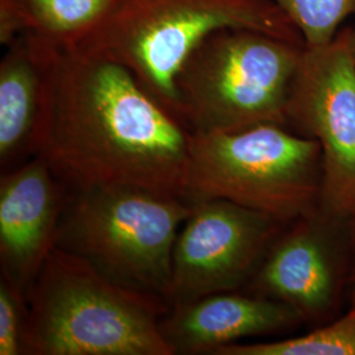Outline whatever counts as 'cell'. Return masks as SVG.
Returning a JSON list of instances; mask_svg holds the SVG:
<instances>
[{"mask_svg": "<svg viewBox=\"0 0 355 355\" xmlns=\"http://www.w3.org/2000/svg\"><path fill=\"white\" fill-rule=\"evenodd\" d=\"M192 132L112 57L86 46L51 64L35 154L73 191L128 186L186 195Z\"/></svg>", "mask_w": 355, "mask_h": 355, "instance_id": "1", "label": "cell"}, {"mask_svg": "<svg viewBox=\"0 0 355 355\" xmlns=\"http://www.w3.org/2000/svg\"><path fill=\"white\" fill-rule=\"evenodd\" d=\"M26 355H174L159 322L171 305L54 248L28 291Z\"/></svg>", "mask_w": 355, "mask_h": 355, "instance_id": "2", "label": "cell"}, {"mask_svg": "<svg viewBox=\"0 0 355 355\" xmlns=\"http://www.w3.org/2000/svg\"><path fill=\"white\" fill-rule=\"evenodd\" d=\"M225 28L255 29L304 44L291 20L270 0H116L79 46L124 64L179 119L177 79L183 64L205 38Z\"/></svg>", "mask_w": 355, "mask_h": 355, "instance_id": "3", "label": "cell"}, {"mask_svg": "<svg viewBox=\"0 0 355 355\" xmlns=\"http://www.w3.org/2000/svg\"><path fill=\"white\" fill-rule=\"evenodd\" d=\"M304 44L246 28L217 31L177 79L178 116L192 133L288 124Z\"/></svg>", "mask_w": 355, "mask_h": 355, "instance_id": "4", "label": "cell"}, {"mask_svg": "<svg viewBox=\"0 0 355 355\" xmlns=\"http://www.w3.org/2000/svg\"><path fill=\"white\" fill-rule=\"evenodd\" d=\"M191 209L183 196L140 187L73 191L64 204L57 248L124 287L167 300L174 246Z\"/></svg>", "mask_w": 355, "mask_h": 355, "instance_id": "5", "label": "cell"}, {"mask_svg": "<svg viewBox=\"0 0 355 355\" xmlns=\"http://www.w3.org/2000/svg\"><path fill=\"white\" fill-rule=\"evenodd\" d=\"M321 177L318 141L284 125L192 133L184 198L224 199L286 223L312 214Z\"/></svg>", "mask_w": 355, "mask_h": 355, "instance_id": "6", "label": "cell"}, {"mask_svg": "<svg viewBox=\"0 0 355 355\" xmlns=\"http://www.w3.org/2000/svg\"><path fill=\"white\" fill-rule=\"evenodd\" d=\"M321 146L320 199L331 215H355V60L346 32L304 48L288 104V123Z\"/></svg>", "mask_w": 355, "mask_h": 355, "instance_id": "7", "label": "cell"}, {"mask_svg": "<svg viewBox=\"0 0 355 355\" xmlns=\"http://www.w3.org/2000/svg\"><path fill=\"white\" fill-rule=\"evenodd\" d=\"M191 203L174 246L170 305L234 291L258 265L280 224L224 199Z\"/></svg>", "mask_w": 355, "mask_h": 355, "instance_id": "8", "label": "cell"}, {"mask_svg": "<svg viewBox=\"0 0 355 355\" xmlns=\"http://www.w3.org/2000/svg\"><path fill=\"white\" fill-rule=\"evenodd\" d=\"M66 189L40 155L0 178L1 274L26 295L57 246Z\"/></svg>", "mask_w": 355, "mask_h": 355, "instance_id": "9", "label": "cell"}, {"mask_svg": "<svg viewBox=\"0 0 355 355\" xmlns=\"http://www.w3.org/2000/svg\"><path fill=\"white\" fill-rule=\"evenodd\" d=\"M291 305L271 297L217 292L170 306L159 329L173 354H214L221 346L297 322Z\"/></svg>", "mask_w": 355, "mask_h": 355, "instance_id": "10", "label": "cell"}, {"mask_svg": "<svg viewBox=\"0 0 355 355\" xmlns=\"http://www.w3.org/2000/svg\"><path fill=\"white\" fill-rule=\"evenodd\" d=\"M60 49L26 32L11 45L0 62V164L12 165L35 154L42 120L48 78Z\"/></svg>", "mask_w": 355, "mask_h": 355, "instance_id": "11", "label": "cell"}, {"mask_svg": "<svg viewBox=\"0 0 355 355\" xmlns=\"http://www.w3.org/2000/svg\"><path fill=\"white\" fill-rule=\"evenodd\" d=\"M257 287L271 299L291 305L302 318L329 308L336 277L329 252L318 230L300 223L267 255Z\"/></svg>", "mask_w": 355, "mask_h": 355, "instance_id": "12", "label": "cell"}, {"mask_svg": "<svg viewBox=\"0 0 355 355\" xmlns=\"http://www.w3.org/2000/svg\"><path fill=\"white\" fill-rule=\"evenodd\" d=\"M26 31L60 51L79 45L102 24L116 0H15Z\"/></svg>", "mask_w": 355, "mask_h": 355, "instance_id": "13", "label": "cell"}, {"mask_svg": "<svg viewBox=\"0 0 355 355\" xmlns=\"http://www.w3.org/2000/svg\"><path fill=\"white\" fill-rule=\"evenodd\" d=\"M215 355H355V309L304 336L272 343H230Z\"/></svg>", "mask_w": 355, "mask_h": 355, "instance_id": "14", "label": "cell"}, {"mask_svg": "<svg viewBox=\"0 0 355 355\" xmlns=\"http://www.w3.org/2000/svg\"><path fill=\"white\" fill-rule=\"evenodd\" d=\"M291 20L306 48L322 46L337 37L343 20L355 13V0H270Z\"/></svg>", "mask_w": 355, "mask_h": 355, "instance_id": "15", "label": "cell"}, {"mask_svg": "<svg viewBox=\"0 0 355 355\" xmlns=\"http://www.w3.org/2000/svg\"><path fill=\"white\" fill-rule=\"evenodd\" d=\"M28 296L24 290L0 277V355L24 354Z\"/></svg>", "mask_w": 355, "mask_h": 355, "instance_id": "16", "label": "cell"}, {"mask_svg": "<svg viewBox=\"0 0 355 355\" xmlns=\"http://www.w3.org/2000/svg\"><path fill=\"white\" fill-rule=\"evenodd\" d=\"M26 32L24 17L15 0H0V44L8 46Z\"/></svg>", "mask_w": 355, "mask_h": 355, "instance_id": "17", "label": "cell"}, {"mask_svg": "<svg viewBox=\"0 0 355 355\" xmlns=\"http://www.w3.org/2000/svg\"><path fill=\"white\" fill-rule=\"evenodd\" d=\"M346 37H347V44H349L350 51H352L355 60V28L346 32Z\"/></svg>", "mask_w": 355, "mask_h": 355, "instance_id": "18", "label": "cell"}]
</instances>
